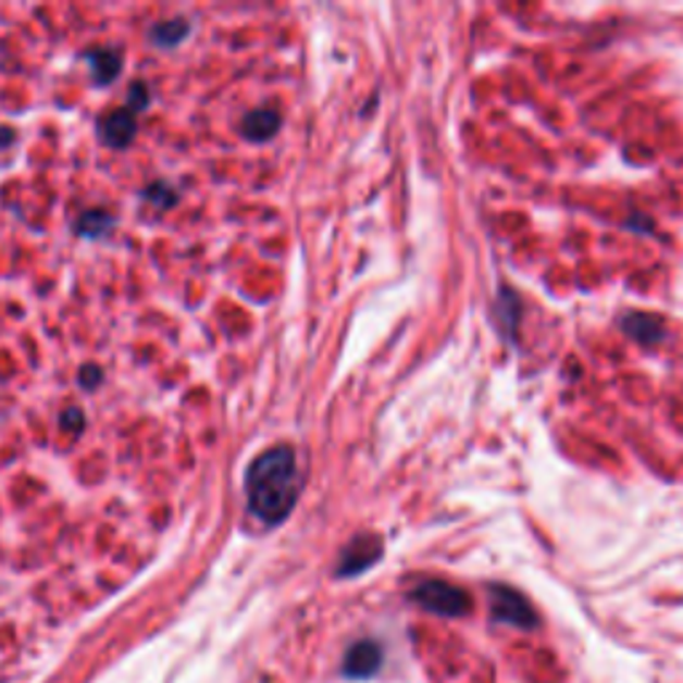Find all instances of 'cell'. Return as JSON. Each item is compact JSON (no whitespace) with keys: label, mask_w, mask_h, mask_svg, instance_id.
<instances>
[{"label":"cell","mask_w":683,"mask_h":683,"mask_svg":"<svg viewBox=\"0 0 683 683\" xmlns=\"http://www.w3.org/2000/svg\"><path fill=\"white\" fill-rule=\"evenodd\" d=\"M299 468L297 457L288 446L262 451L246 473V499L251 516L264 526H278L291 516L299 499Z\"/></svg>","instance_id":"6da1fadb"},{"label":"cell","mask_w":683,"mask_h":683,"mask_svg":"<svg viewBox=\"0 0 683 683\" xmlns=\"http://www.w3.org/2000/svg\"><path fill=\"white\" fill-rule=\"evenodd\" d=\"M411 600L422 609L430 611V614L438 617H464L473 609V598L462 591V587L451 585V582L444 580H427L420 582V585L411 591Z\"/></svg>","instance_id":"7a4b0ae2"},{"label":"cell","mask_w":683,"mask_h":683,"mask_svg":"<svg viewBox=\"0 0 683 683\" xmlns=\"http://www.w3.org/2000/svg\"><path fill=\"white\" fill-rule=\"evenodd\" d=\"M488 600H492V617L502 625H512L518 630H534L539 625V617L534 606L529 604V598L508 585L488 587Z\"/></svg>","instance_id":"3957f363"},{"label":"cell","mask_w":683,"mask_h":683,"mask_svg":"<svg viewBox=\"0 0 683 683\" xmlns=\"http://www.w3.org/2000/svg\"><path fill=\"white\" fill-rule=\"evenodd\" d=\"M382 552H385V545H382L380 534H371V532L358 534V537L347 542L345 550H342L337 571H334V574H337L339 580L363 574V571H369L376 561H380Z\"/></svg>","instance_id":"277c9868"},{"label":"cell","mask_w":683,"mask_h":683,"mask_svg":"<svg viewBox=\"0 0 683 683\" xmlns=\"http://www.w3.org/2000/svg\"><path fill=\"white\" fill-rule=\"evenodd\" d=\"M382 662H385V651H382V646L376 644V641L363 638V641H356V644L347 649L345 662H342V673H345V679L363 681L380 673Z\"/></svg>","instance_id":"5b68a950"},{"label":"cell","mask_w":683,"mask_h":683,"mask_svg":"<svg viewBox=\"0 0 683 683\" xmlns=\"http://www.w3.org/2000/svg\"><path fill=\"white\" fill-rule=\"evenodd\" d=\"M97 128L99 139H102L104 145L121 150V147H128L134 142V137H137V113H132L128 108L113 110V113L99 117Z\"/></svg>","instance_id":"8992f818"},{"label":"cell","mask_w":683,"mask_h":683,"mask_svg":"<svg viewBox=\"0 0 683 683\" xmlns=\"http://www.w3.org/2000/svg\"><path fill=\"white\" fill-rule=\"evenodd\" d=\"M281 128V113L273 108H259L246 113L244 121H240V134H244L249 142H268L278 134Z\"/></svg>","instance_id":"52a82bcc"},{"label":"cell","mask_w":683,"mask_h":683,"mask_svg":"<svg viewBox=\"0 0 683 683\" xmlns=\"http://www.w3.org/2000/svg\"><path fill=\"white\" fill-rule=\"evenodd\" d=\"M622 332L641 345H657L665 339V323L651 313H628L622 315Z\"/></svg>","instance_id":"ba28073f"},{"label":"cell","mask_w":683,"mask_h":683,"mask_svg":"<svg viewBox=\"0 0 683 683\" xmlns=\"http://www.w3.org/2000/svg\"><path fill=\"white\" fill-rule=\"evenodd\" d=\"M86 62H88V70H91L94 84H99V86L113 84L117 75H121V67H123L121 54H117V51H113V49L88 51Z\"/></svg>","instance_id":"9c48e42d"},{"label":"cell","mask_w":683,"mask_h":683,"mask_svg":"<svg viewBox=\"0 0 683 683\" xmlns=\"http://www.w3.org/2000/svg\"><path fill=\"white\" fill-rule=\"evenodd\" d=\"M190 35V25L185 20H166L161 25L150 29V40L158 49H171V46H179L182 40Z\"/></svg>","instance_id":"30bf717a"},{"label":"cell","mask_w":683,"mask_h":683,"mask_svg":"<svg viewBox=\"0 0 683 683\" xmlns=\"http://www.w3.org/2000/svg\"><path fill=\"white\" fill-rule=\"evenodd\" d=\"M497 308H499V323H502L505 334H508V339H516V326H518V315H521V302H518V297L510 291V288H499Z\"/></svg>","instance_id":"8fae6325"},{"label":"cell","mask_w":683,"mask_h":683,"mask_svg":"<svg viewBox=\"0 0 683 683\" xmlns=\"http://www.w3.org/2000/svg\"><path fill=\"white\" fill-rule=\"evenodd\" d=\"M75 227H78V233L86 235V238H99V235H104L113 227V220H110L104 211H86V214H80L78 225Z\"/></svg>","instance_id":"7c38bea8"},{"label":"cell","mask_w":683,"mask_h":683,"mask_svg":"<svg viewBox=\"0 0 683 683\" xmlns=\"http://www.w3.org/2000/svg\"><path fill=\"white\" fill-rule=\"evenodd\" d=\"M145 198L147 200H156L158 206H161V209H169V206H174L176 203V196H174V190H171V187L166 185V182H158V185H150L145 190Z\"/></svg>","instance_id":"4fadbf2b"},{"label":"cell","mask_w":683,"mask_h":683,"mask_svg":"<svg viewBox=\"0 0 683 683\" xmlns=\"http://www.w3.org/2000/svg\"><path fill=\"white\" fill-rule=\"evenodd\" d=\"M147 102H150V94L145 91V84H134L132 94H128V104H126V108L132 110V113H139V110L147 108Z\"/></svg>","instance_id":"5bb4252c"},{"label":"cell","mask_w":683,"mask_h":683,"mask_svg":"<svg viewBox=\"0 0 683 683\" xmlns=\"http://www.w3.org/2000/svg\"><path fill=\"white\" fill-rule=\"evenodd\" d=\"M84 427V414L78 409H67L62 414V430H67L70 435H78Z\"/></svg>","instance_id":"9a60e30c"},{"label":"cell","mask_w":683,"mask_h":683,"mask_svg":"<svg viewBox=\"0 0 683 683\" xmlns=\"http://www.w3.org/2000/svg\"><path fill=\"white\" fill-rule=\"evenodd\" d=\"M99 382H102V371H99V369L88 367V369L80 371V385L88 387V390H94V387H97Z\"/></svg>","instance_id":"2e32d148"}]
</instances>
